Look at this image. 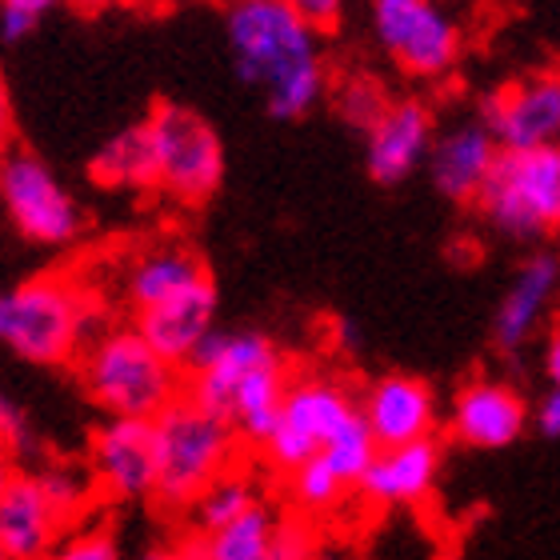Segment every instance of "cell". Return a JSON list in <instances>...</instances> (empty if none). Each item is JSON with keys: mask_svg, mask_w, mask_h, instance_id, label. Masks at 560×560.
I'll return each instance as SVG.
<instances>
[{"mask_svg": "<svg viewBox=\"0 0 560 560\" xmlns=\"http://www.w3.org/2000/svg\"><path fill=\"white\" fill-rule=\"evenodd\" d=\"M224 36L236 77L257 89L272 120L308 117L332 93L325 33L284 0H224Z\"/></svg>", "mask_w": 560, "mask_h": 560, "instance_id": "obj_1", "label": "cell"}, {"mask_svg": "<svg viewBox=\"0 0 560 560\" xmlns=\"http://www.w3.org/2000/svg\"><path fill=\"white\" fill-rule=\"evenodd\" d=\"M101 328L93 289L69 272H40L0 292V345L21 361L77 364Z\"/></svg>", "mask_w": 560, "mask_h": 560, "instance_id": "obj_2", "label": "cell"}, {"mask_svg": "<svg viewBox=\"0 0 560 560\" xmlns=\"http://www.w3.org/2000/svg\"><path fill=\"white\" fill-rule=\"evenodd\" d=\"M77 376L108 417H161L185 397V369L152 349L137 325H105L77 357Z\"/></svg>", "mask_w": 560, "mask_h": 560, "instance_id": "obj_3", "label": "cell"}, {"mask_svg": "<svg viewBox=\"0 0 560 560\" xmlns=\"http://www.w3.org/2000/svg\"><path fill=\"white\" fill-rule=\"evenodd\" d=\"M156 448H161V480L152 501L164 513H188L212 480L241 465L248 444L241 441L229 417L209 412L192 397H180L156 417Z\"/></svg>", "mask_w": 560, "mask_h": 560, "instance_id": "obj_4", "label": "cell"}, {"mask_svg": "<svg viewBox=\"0 0 560 560\" xmlns=\"http://www.w3.org/2000/svg\"><path fill=\"white\" fill-rule=\"evenodd\" d=\"M361 420V393H352L340 376L292 373V385L284 393L277 424H272L269 441L260 444L257 453L269 472L289 477L292 468L320 456L328 444L345 436Z\"/></svg>", "mask_w": 560, "mask_h": 560, "instance_id": "obj_5", "label": "cell"}, {"mask_svg": "<svg viewBox=\"0 0 560 560\" xmlns=\"http://www.w3.org/2000/svg\"><path fill=\"white\" fill-rule=\"evenodd\" d=\"M477 217L504 241H545L560 233V144L501 152L489 185L477 197Z\"/></svg>", "mask_w": 560, "mask_h": 560, "instance_id": "obj_6", "label": "cell"}, {"mask_svg": "<svg viewBox=\"0 0 560 560\" xmlns=\"http://www.w3.org/2000/svg\"><path fill=\"white\" fill-rule=\"evenodd\" d=\"M381 52L409 81H448L465 57V33L441 0H369Z\"/></svg>", "mask_w": 560, "mask_h": 560, "instance_id": "obj_7", "label": "cell"}, {"mask_svg": "<svg viewBox=\"0 0 560 560\" xmlns=\"http://www.w3.org/2000/svg\"><path fill=\"white\" fill-rule=\"evenodd\" d=\"M156 164H161V192L173 205L197 209L217 197L224 180V144L209 120L188 105L164 101L149 113Z\"/></svg>", "mask_w": 560, "mask_h": 560, "instance_id": "obj_8", "label": "cell"}, {"mask_svg": "<svg viewBox=\"0 0 560 560\" xmlns=\"http://www.w3.org/2000/svg\"><path fill=\"white\" fill-rule=\"evenodd\" d=\"M0 209L12 229L45 248H69L84 229V212L60 176L36 152L12 149L0 161Z\"/></svg>", "mask_w": 560, "mask_h": 560, "instance_id": "obj_9", "label": "cell"}, {"mask_svg": "<svg viewBox=\"0 0 560 560\" xmlns=\"http://www.w3.org/2000/svg\"><path fill=\"white\" fill-rule=\"evenodd\" d=\"M477 117L489 125L504 152L560 144V65L533 69L492 89L489 96H480Z\"/></svg>", "mask_w": 560, "mask_h": 560, "instance_id": "obj_10", "label": "cell"}, {"mask_svg": "<svg viewBox=\"0 0 560 560\" xmlns=\"http://www.w3.org/2000/svg\"><path fill=\"white\" fill-rule=\"evenodd\" d=\"M89 465L105 501H152L161 480V448L152 417H105L93 432Z\"/></svg>", "mask_w": 560, "mask_h": 560, "instance_id": "obj_11", "label": "cell"}, {"mask_svg": "<svg viewBox=\"0 0 560 560\" xmlns=\"http://www.w3.org/2000/svg\"><path fill=\"white\" fill-rule=\"evenodd\" d=\"M560 313V248H537L521 260L513 284L504 289L492 313V349L501 357H521L528 340Z\"/></svg>", "mask_w": 560, "mask_h": 560, "instance_id": "obj_12", "label": "cell"}, {"mask_svg": "<svg viewBox=\"0 0 560 560\" xmlns=\"http://www.w3.org/2000/svg\"><path fill=\"white\" fill-rule=\"evenodd\" d=\"M528 424H533V405H525V397L509 381L492 376L465 381L448 405V441L477 453L513 448Z\"/></svg>", "mask_w": 560, "mask_h": 560, "instance_id": "obj_13", "label": "cell"}, {"mask_svg": "<svg viewBox=\"0 0 560 560\" xmlns=\"http://www.w3.org/2000/svg\"><path fill=\"white\" fill-rule=\"evenodd\" d=\"M272 357H280V349L265 332H217L212 328L197 357L185 364V397H192L209 412L229 417L236 388Z\"/></svg>", "mask_w": 560, "mask_h": 560, "instance_id": "obj_14", "label": "cell"}, {"mask_svg": "<svg viewBox=\"0 0 560 560\" xmlns=\"http://www.w3.org/2000/svg\"><path fill=\"white\" fill-rule=\"evenodd\" d=\"M436 132V113L424 96H397L385 117L364 132V168L376 185H405L420 164H429Z\"/></svg>", "mask_w": 560, "mask_h": 560, "instance_id": "obj_15", "label": "cell"}, {"mask_svg": "<svg viewBox=\"0 0 560 560\" xmlns=\"http://www.w3.org/2000/svg\"><path fill=\"white\" fill-rule=\"evenodd\" d=\"M361 417L381 448L429 441L441 424V400L429 381L412 373H385L361 388Z\"/></svg>", "mask_w": 560, "mask_h": 560, "instance_id": "obj_16", "label": "cell"}, {"mask_svg": "<svg viewBox=\"0 0 560 560\" xmlns=\"http://www.w3.org/2000/svg\"><path fill=\"white\" fill-rule=\"evenodd\" d=\"M501 144L492 129L472 113V117L456 120L448 129L436 132L429 152V176L432 188L453 205H477V197L489 185L492 168L501 161Z\"/></svg>", "mask_w": 560, "mask_h": 560, "instance_id": "obj_17", "label": "cell"}, {"mask_svg": "<svg viewBox=\"0 0 560 560\" xmlns=\"http://www.w3.org/2000/svg\"><path fill=\"white\" fill-rule=\"evenodd\" d=\"M444 465V444L436 436L429 441L393 444L376 448L373 465L364 472L357 497L373 509H417L432 497Z\"/></svg>", "mask_w": 560, "mask_h": 560, "instance_id": "obj_18", "label": "cell"}, {"mask_svg": "<svg viewBox=\"0 0 560 560\" xmlns=\"http://www.w3.org/2000/svg\"><path fill=\"white\" fill-rule=\"evenodd\" d=\"M132 325L144 332V340L161 357L185 369L205 345V337L217 328V284L209 277L192 289L168 296V301L152 304V308H140V313H132Z\"/></svg>", "mask_w": 560, "mask_h": 560, "instance_id": "obj_19", "label": "cell"}, {"mask_svg": "<svg viewBox=\"0 0 560 560\" xmlns=\"http://www.w3.org/2000/svg\"><path fill=\"white\" fill-rule=\"evenodd\" d=\"M69 521L48 501L33 472H16L0 501V549L16 560H45L69 533Z\"/></svg>", "mask_w": 560, "mask_h": 560, "instance_id": "obj_20", "label": "cell"}, {"mask_svg": "<svg viewBox=\"0 0 560 560\" xmlns=\"http://www.w3.org/2000/svg\"><path fill=\"white\" fill-rule=\"evenodd\" d=\"M200 280H209V265L197 257V248L164 241V245H152L140 257H132V265L125 269V296H129L132 313H140V308H152L176 292L192 289Z\"/></svg>", "mask_w": 560, "mask_h": 560, "instance_id": "obj_21", "label": "cell"}, {"mask_svg": "<svg viewBox=\"0 0 560 560\" xmlns=\"http://www.w3.org/2000/svg\"><path fill=\"white\" fill-rule=\"evenodd\" d=\"M89 176L101 188H120V192H161V164H156V144H152L149 120L125 125L120 132L101 144L89 161Z\"/></svg>", "mask_w": 560, "mask_h": 560, "instance_id": "obj_22", "label": "cell"}, {"mask_svg": "<svg viewBox=\"0 0 560 560\" xmlns=\"http://www.w3.org/2000/svg\"><path fill=\"white\" fill-rule=\"evenodd\" d=\"M289 385H292V364H289V357L280 352V357L260 364L257 373H248L245 385L236 388L229 420H233V429L241 432V441H245L248 448H260V444L269 441Z\"/></svg>", "mask_w": 560, "mask_h": 560, "instance_id": "obj_23", "label": "cell"}, {"mask_svg": "<svg viewBox=\"0 0 560 560\" xmlns=\"http://www.w3.org/2000/svg\"><path fill=\"white\" fill-rule=\"evenodd\" d=\"M269 497L265 492V480L253 472V468L236 465L229 468L221 480H212L209 489L200 492L197 504L188 509V521H192V533H217V528H224L229 521H236V516H245L253 504H260Z\"/></svg>", "mask_w": 560, "mask_h": 560, "instance_id": "obj_24", "label": "cell"}, {"mask_svg": "<svg viewBox=\"0 0 560 560\" xmlns=\"http://www.w3.org/2000/svg\"><path fill=\"white\" fill-rule=\"evenodd\" d=\"M277 521H280V509L265 497L245 516L229 521L217 533H200L205 537V552H209V560H269Z\"/></svg>", "mask_w": 560, "mask_h": 560, "instance_id": "obj_25", "label": "cell"}, {"mask_svg": "<svg viewBox=\"0 0 560 560\" xmlns=\"http://www.w3.org/2000/svg\"><path fill=\"white\" fill-rule=\"evenodd\" d=\"M284 480V492H289V509L292 513H304L320 521V516H332L345 504V497H352L357 489H349L345 480L337 477V468L328 465L325 456H313L304 460L301 468H292Z\"/></svg>", "mask_w": 560, "mask_h": 560, "instance_id": "obj_26", "label": "cell"}, {"mask_svg": "<svg viewBox=\"0 0 560 560\" xmlns=\"http://www.w3.org/2000/svg\"><path fill=\"white\" fill-rule=\"evenodd\" d=\"M328 96H332L337 117L357 132L373 129L376 120L385 117V108L397 101L381 77H373V72H364V69H352V72H345V77H337Z\"/></svg>", "mask_w": 560, "mask_h": 560, "instance_id": "obj_27", "label": "cell"}, {"mask_svg": "<svg viewBox=\"0 0 560 560\" xmlns=\"http://www.w3.org/2000/svg\"><path fill=\"white\" fill-rule=\"evenodd\" d=\"M40 480V489L52 504H57V513L69 521V525H81L93 501L101 497V485H96V472L93 465H72V460H60V465H45L33 472Z\"/></svg>", "mask_w": 560, "mask_h": 560, "instance_id": "obj_28", "label": "cell"}, {"mask_svg": "<svg viewBox=\"0 0 560 560\" xmlns=\"http://www.w3.org/2000/svg\"><path fill=\"white\" fill-rule=\"evenodd\" d=\"M320 521L304 513H292V509H280L277 533H272L269 560H316L320 557Z\"/></svg>", "mask_w": 560, "mask_h": 560, "instance_id": "obj_29", "label": "cell"}, {"mask_svg": "<svg viewBox=\"0 0 560 560\" xmlns=\"http://www.w3.org/2000/svg\"><path fill=\"white\" fill-rule=\"evenodd\" d=\"M45 560H120V545L108 525L81 521L60 537V545Z\"/></svg>", "mask_w": 560, "mask_h": 560, "instance_id": "obj_30", "label": "cell"}, {"mask_svg": "<svg viewBox=\"0 0 560 560\" xmlns=\"http://www.w3.org/2000/svg\"><path fill=\"white\" fill-rule=\"evenodd\" d=\"M52 9H57V0H0V36L24 40Z\"/></svg>", "mask_w": 560, "mask_h": 560, "instance_id": "obj_31", "label": "cell"}, {"mask_svg": "<svg viewBox=\"0 0 560 560\" xmlns=\"http://www.w3.org/2000/svg\"><path fill=\"white\" fill-rule=\"evenodd\" d=\"M292 12H301L304 21L320 28V33H337L340 21H345V9H349V0H284Z\"/></svg>", "mask_w": 560, "mask_h": 560, "instance_id": "obj_32", "label": "cell"}, {"mask_svg": "<svg viewBox=\"0 0 560 560\" xmlns=\"http://www.w3.org/2000/svg\"><path fill=\"white\" fill-rule=\"evenodd\" d=\"M137 560H209V552H205V537L188 528L185 537L168 540V545H152Z\"/></svg>", "mask_w": 560, "mask_h": 560, "instance_id": "obj_33", "label": "cell"}, {"mask_svg": "<svg viewBox=\"0 0 560 560\" xmlns=\"http://www.w3.org/2000/svg\"><path fill=\"white\" fill-rule=\"evenodd\" d=\"M0 441L9 444L12 453L28 441V417H24V409L9 397V393H0Z\"/></svg>", "mask_w": 560, "mask_h": 560, "instance_id": "obj_34", "label": "cell"}, {"mask_svg": "<svg viewBox=\"0 0 560 560\" xmlns=\"http://www.w3.org/2000/svg\"><path fill=\"white\" fill-rule=\"evenodd\" d=\"M533 429H537L545 441H560V388L549 385V393L533 405Z\"/></svg>", "mask_w": 560, "mask_h": 560, "instance_id": "obj_35", "label": "cell"}, {"mask_svg": "<svg viewBox=\"0 0 560 560\" xmlns=\"http://www.w3.org/2000/svg\"><path fill=\"white\" fill-rule=\"evenodd\" d=\"M12 132H16V117H12V96L9 84L0 77V161L12 152Z\"/></svg>", "mask_w": 560, "mask_h": 560, "instance_id": "obj_36", "label": "cell"}, {"mask_svg": "<svg viewBox=\"0 0 560 560\" xmlns=\"http://www.w3.org/2000/svg\"><path fill=\"white\" fill-rule=\"evenodd\" d=\"M540 364H545L549 385L560 388V320L549 328V337H545V357H540Z\"/></svg>", "mask_w": 560, "mask_h": 560, "instance_id": "obj_37", "label": "cell"}, {"mask_svg": "<svg viewBox=\"0 0 560 560\" xmlns=\"http://www.w3.org/2000/svg\"><path fill=\"white\" fill-rule=\"evenodd\" d=\"M316 560H369V557H364L357 545H349V540H325Z\"/></svg>", "mask_w": 560, "mask_h": 560, "instance_id": "obj_38", "label": "cell"}, {"mask_svg": "<svg viewBox=\"0 0 560 560\" xmlns=\"http://www.w3.org/2000/svg\"><path fill=\"white\" fill-rule=\"evenodd\" d=\"M12 480H16V453L0 441V501H4V492H9Z\"/></svg>", "mask_w": 560, "mask_h": 560, "instance_id": "obj_39", "label": "cell"}, {"mask_svg": "<svg viewBox=\"0 0 560 560\" xmlns=\"http://www.w3.org/2000/svg\"><path fill=\"white\" fill-rule=\"evenodd\" d=\"M361 345V328L352 320H337V349H357Z\"/></svg>", "mask_w": 560, "mask_h": 560, "instance_id": "obj_40", "label": "cell"}, {"mask_svg": "<svg viewBox=\"0 0 560 560\" xmlns=\"http://www.w3.org/2000/svg\"><path fill=\"white\" fill-rule=\"evenodd\" d=\"M69 4H77V9H84V12H96V9H105V4H113V0H69Z\"/></svg>", "mask_w": 560, "mask_h": 560, "instance_id": "obj_41", "label": "cell"}, {"mask_svg": "<svg viewBox=\"0 0 560 560\" xmlns=\"http://www.w3.org/2000/svg\"><path fill=\"white\" fill-rule=\"evenodd\" d=\"M0 560H16V557H9V552H4V549H0Z\"/></svg>", "mask_w": 560, "mask_h": 560, "instance_id": "obj_42", "label": "cell"}]
</instances>
